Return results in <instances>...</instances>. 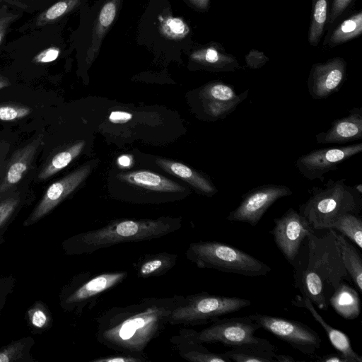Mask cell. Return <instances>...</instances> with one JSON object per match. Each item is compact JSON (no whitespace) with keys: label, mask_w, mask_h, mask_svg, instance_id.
<instances>
[{"label":"cell","mask_w":362,"mask_h":362,"mask_svg":"<svg viewBox=\"0 0 362 362\" xmlns=\"http://www.w3.org/2000/svg\"><path fill=\"white\" fill-rule=\"evenodd\" d=\"M42 140V135H40L14 153L6 175L0 184V196L22 179L29 168Z\"/></svg>","instance_id":"obj_18"},{"label":"cell","mask_w":362,"mask_h":362,"mask_svg":"<svg viewBox=\"0 0 362 362\" xmlns=\"http://www.w3.org/2000/svg\"><path fill=\"white\" fill-rule=\"evenodd\" d=\"M19 202L17 197H8L0 202V238L6 231V227L10 223Z\"/></svg>","instance_id":"obj_33"},{"label":"cell","mask_w":362,"mask_h":362,"mask_svg":"<svg viewBox=\"0 0 362 362\" xmlns=\"http://www.w3.org/2000/svg\"><path fill=\"white\" fill-rule=\"evenodd\" d=\"M59 54V49L57 47L47 48L38 53L34 58L37 63H48L54 61Z\"/></svg>","instance_id":"obj_41"},{"label":"cell","mask_w":362,"mask_h":362,"mask_svg":"<svg viewBox=\"0 0 362 362\" xmlns=\"http://www.w3.org/2000/svg\"><path fill=\"white\" fill-rule=\"evenodd\" d=\"M362 139V107H354L347 116L332 121L326 132L315 136L319 144H345Z\"/></svg>","instance_id":"obj_15"},{"label":"cell","mask_w":362,"mask_h":362,"mask_svg":"<svg viewBox=\"0 0 362 362\" xmlns=\"http://www.w3.org/2000/svg\"><path fill=\"white\" fill-rule=\"evenodd\" d=\"M346 73V62L340 57L313 64L307 83L310 95L315 100L327 98L340 89Z\"/></svg>","instance_id":"obj_13"},{"label":"cell","mask_w":362,"mask_h":362,"mask_svg":"<svg viewBox=\"0 0 362 362\" xmlns=\"http://www.w3.org/2000/svg\"><path fill=\"white\" fill-rule=\"evenodd\" d=\"M186 257L200 269H213L246 276L267 275L271 267L252 255L218 241H198L189 244Z\"/></svg>","instance_id":"obj_4"},{"label":"cell","mask_w":362,"mask_h":362,"mask_svg":"<svg viewBox=\"0 0 362 362\" xmlns=\"http://www.w3.org/2000/svg\"><path fill=\"white\" fill-rule=\"evenodd\" d=\"M247 66L251 69L262 67L268 61V58L261 52L252 50L246 57Z\"/></svg>","instance_id":"obj_39"},{"label":"cell","mask_w":362,"mask_h":362,"mask_svg":"<svg viewBox=\"0 0 362 362\" xmlns=\"http://www.w3.org/2000/svg\"><path fill=\"white\" fill-rule=\"evenodd\" d=\"M115 13V5L112 2L107 3L103 7L99 16V21L101 25L104 27L109 26L112 23Z\"/></svg>","instance_id":"obj_38"},{"label":"cell","mask_w":362,"mask_h":362,"mask_svg":"<svg viewBox=\"0 0 362 362\" xmlns=\"http://www.w3.org/2000/svg\"><path fill=\"white\" fill-rule=\"evenodd\" d=\"M181 219L160 217L155 219H115L103 227L82 232L62 243L69 255L92 254L115 245L157 239L181 228Z\"/></svg>","instance_id":"obj_2"},{"label":"cell","mask_w":362,"mask_h":362,"mask_svg":"<svg viewBox=\"0 0 362 362\" xmlns=\"http://www.w3.org/2000/svg\"><path fill=\"white\" fill-rule=\"evenodd\" d=\"M236 94L233 86L222 81H214L204 86L199 92L201 101L216 100L229 101L235 99Z\"/></svg>","instance_id":"obj_31"},{"label":"cell","mask_w":362,"mask_h":362,"mask_svg":"<svg viewBox=\"0 0 362 362\" xmlns=\"http://www.w3.org/2000/svg\"><path fill=\"white\" fill-rule=\"evenodd\" d=\"M329 303L335 312L345 320L357 318L361 312V301L356 290L345 281L334 291Z\"/></svg>","instance_id":"obj_21"},{"label":"cell","mask_w":362,"mask_h":362,"mask_svg":"<svg viewBox=\"0 0 362 362\" xmlns=\"http://www.w3.org/2000/svg\"><path fill=\"white\" fill-rule=\"evenodd\" d=\"M14 16L13 15H5L0 16V44L6 33L7 27L10 22L13 19Z\"/></svg>","instance_id":"obj_45"},{"label":"cell","mask_w":362,"mask_h":362,"mask_svg":"<svg viewBox=\"0 0 362 362\" xmlns=\"http://www.w3.org/2000/svg\"><path fill=\"white\" fill-rule=\"evenodd\" d=\"M352 0H333L328 21L332 23L348 7Z\"/></svg>","instance_id":"obj_40"},{"label":"cell","mask_w":362,"mask_h":362,"mask_svg":"<svg viewBox=\"0 0 362 362\" xmlns=\"http://www.w3.org/2000/svg\"><path fill=\"white\" fill-rule=\"evenodd\" d=\"M276 361L277 362H295L298 361L295 359L293 356L286 354H276Z\"/></svg>","instance_id":"obj_46"},{"label":"cell","mask_w":362,"mask_h":362,"mask_svg":"<svg viewBox=\"0 0 362 362\" xmlns=\"http://www.w3.org/2000/svg\"><path fill=\"white\" fill-rule=\"evenodd\" d=\"M179 353L181 357L191 362H231V360L223 353L210 352L202 344L179 345Z\"/></svg>","instance_id":"obj_28"},{"label":"cell","mask_w":362,"mask_h":362,"mask_svg":"<svg viewBox=\"0 0 362 362\" xmlns=\"http://www.w3.org/2000/svg\"><path fill=\"white\" fill-rule=\"evenodd\" d=\"M156 162L167 173L185 180L208 197H211L217 192L216 187L208 177L182 163L164 158H157Z\"/></svg>","instance_id":"obj_20"},{"label":"cell","mask_w":362,"mask_h":362,"mask_svg":"<svg viewBox=\"0 0 362 362\" xmlns=\"http://www.w3.org/2000/svg\"><path fill=\"white\" fill-rule=\"evenodd\" d=\"M291 303L295 307L304 308L310 312L315 321L324 329L331 344L338 353L346 358L349 362H362V356L353 349L349 337L341 330L329 325L316 310L315 306L308 297L297 295L291 300Z\"/></svg>","instance_id":"obj_16"},{"label":"cell","mask_w":362,"mask_h":362,"mask_svg":"<svg viewBox=\"0 0 362 362\" xmlns=\"http://www.w3.org/2000/svg\"><path fill=\"white\" fill-rule=\"evenodd\" d=\"M148 359L144 356H136L129 354L119 353V354L101 356L95 358L91 362H145Z\"/></svg>","instance_id":"obj_36"},{"label":"cell","mask_w":362,"mask_h":362,"mask_svg":"<svg viewBox=\"0 0 362 362\" xmlns=\"http://www.w3.org/2000/svg\"><path fill=\"white\" fill-rule=\"evenodd\" d=\"M28 321L30 327L37 331H44L52 327V317L50 311L41 301H37L28 310Z\"/></svg>","instance_id":"obj_32"},{"label":"cell","mask_w":362,"mask_h":362,"mask_svg":"<svg viewBox=\"0 0 362 362\" xmlns=\"http://www.w3.org/2000/svg\"><path fill=\"white\" fill-rule=\"evenodd\" d=\"M132 114L124 111H112L109 115V120L114 124H123L132 119Z\"/></svg>","instance_id":"obj_42"},{"label":"cell","mask_w":362,"mask_h":362,"mask_svg":"<svg viewBox=\"0 0 362 362\" xmlns=\"http://www.w3.org/2000/svg\"><path fill=\"white\" fill-rule=\"evenodd\" d=\"M85 144L84 141H78L54 155L40 171L38 178L45 180L66 167L81 153Z\"/></svg>","instance_id":"obj_26"},{"label":"cell","mask_w":362,"mask_h":362,"mask_svg":"<svg viewBox=\"0 0 362 362\" xmlns=\"http://www.w3.org/2000/svg\"><path fill=\"white\" fill-rule=\"evenodd\" d=\"M346 179H330L324 187H313L309 199L299 206L304 216L315 230L330 228L332 224L346 213L358 214L362 209L361 194Z\"/></svg>","instance_id":"obj_3"},{"label":"cell","mask_w":362,"mask_h":362,"mask_svg":"<svg viewBox=\"0 0 362 362\" xmlns=\"http://www.w3.org/2000/svg\"><path fill=\"white\" fill-rule=\"evenodd\" d=\"M361 151V143L315 149L300 156L296 166L305 178L323 182L325 173L335 170L340 163Z\"/></svg>","instance_id":"obj_12"},{"label":"cell","mask_w":362,"mask_h":362,"mask_svg":"<svg viewBox=\"0 0 362 362\" xmlns=\"http://www.w3.org/2000/svg\"><path fill=\"white\" fill-rule=\"evenodd\" d=\"M250 316L261 328L304 354L313 357L320 347L318 333L301 322L260 313Z\"/></svg>","instance_id":"obj_9"},{"label":"cell","mask_w":362,"mask_h":362,"mask_svg":"<svg viewBox=\"0 0 362 362\" xmlns=\"http://www.w3.org/2000/svg\"><path fill=\"white\" fill-rule=\"evenodd\" d=\"M328 0H313V13L308 33L312 45H317L324 33L327 21Z\"/></svg>","instance_id":"obj_29"},{"label":"cell","mask_w":362,"mask_h":362,"mask_svg":"<svg viewBox=\"0 0 362 362\" xmlns=\"http://www.w3.org/2000/svg\"><path fill=\"white\" fill-rule=\"evenodd\" d=\"M362 33V13L358 12L344 21L332 33L329 42L332 45L349 41Z\"/></svg>","instance_id":"obj_30"},{"label":"cell","mask_w":362,"mask_h":362,"mask_svg":"<svg viewBox=\"0 0 362 362\" xmlns=\"http://www.w3.org/2000/svg\"><path fill=\"white\" fill-rule=\"evenodd\" d=\"M294 286L302 296L308 297L320 310H327L328 300L325 292V283L313 270L296 262L294 264Z\"/></svg>","instance_id":"obj_17"},{"label":"cell","mask_w":362,"mask_h":362,"mask_svg":"<svg viewBox=\"0 0 362 362\" xmlns=\"http://www.w3.org/2000/svg\"><path fill=\"white\" fill-rule=\"evenodd\" d=\"M119 180L160 192H183L185 187L157 173L147 170H137L117 175Z\"/></svg>","instance_id":"obj_19"},{"label":"cell","mask_w":362,"mask_h":362,"mask_svg":"<svg viewBox=\"0 0 362 362\" xmlns=\"http://www.w3.org/2000/svg\"><path fill=\"white\" fill-rule=\"evenodd\" d=\"M13 282L11 278L0 279V303L4 300L7 293L12 288Z\"/></svg>","instance_id":"obj_44"},{"label":"cell","mask_w":362,"mask_h":362,"mask_svg":"<svg viewBox=\"0 0 362 362\" xmlns=\"http://www.w3.org/2000/svg\"><path fill=\"white\" fill-rule=\"evenodd\" d=\"M260 327L250 315L230 318H218L211 325L196 332L183 329L179 334L183 338L197 343H220L225 346L237 348L263 344L268 340L255 335Z\"/></svg>","instance_id":"obj_6"},{"label":"cell","mask_w":362,"mask_h":362,"mask_svg":"<svg viewBox=\"0 0 362 362\" xmlns=\"http://www.w3.org/2000/svg\"><path fill=\"white\" fill-rule=\"evenodd\" d=\"M177 259V254L169 252L146 255L136 264V274L142 279L164 275L175 266Z\"/></svg>","instance_id":"obj_22"},{"label":"cell","mask_w":362,"mask_h":362,"mask_svg":"<svg viewBox=\"0 0 362 362\" xmlns=\"http://www.w3.org/2000/svg\"><path fill=\"white\" fill-rule=\"evenodd\" d=\"M90 172V166L84 165L52 183L23 225L28 226L47 215L72 193L88 177Z\"/></svg>","instance_id":"obj_14"},{"label":"cell","mask_w":362,"mask_h":362,"mask_svg":"<svg viewBox=\"0 0 362 362\" xmlns=\"http://www.w3.org/2000/svg\"><path fill=\"white\" fill-rule=\"evenodd\" d=\"M355 187V189H356V191L360 194H362V185L361 184H358L355 186H354Z\"/></svg>","instance_id":"obj_49"},{"label":"cell","mask_w":362,"mask_h":362,"mask_svg":"<svg viewBox=\"0 0 362 362\" xmlns=\"http://www.w3.org/2000/svg\"><path fill=\"white\" fill-rule=\"evenodd\" d=\"M327 230L322 237L313 233L306 238L308 256L305 266L318 274L334 291L341 281H352L344 267L334 230Z\"/></svg>","instance_id":"obj_8"},{"label":"cell","mask_w":362,"mask_h":362,"mask_svg":"<svg viewBox=\"0 0 362 362\" xmlns=\"http://www.w3.org/2000/svg\"><path fill=\"white\" fill-rule=\"evenodd\" d=\"M342 261L352 282L362 292V259L356 247L341 233L334 230Z\"/></svg>","instance_id":"obj_23"},{"label":"cell","mask_w":362,"mask_h":362,"mask_svg":"<svg viewBox=\"0 0 362 362\" xmlns=\"http://www.w3.org/2000/svg\"><path fill=\"white\" fill-rule=\"evenodd\" d=\"M125 271L109 272L92 276L90 272L80 273L65 285L59 294L61 308L66 312L81 314L83 309L103 293L121 284L127 277Z\"/></svg>","instance_id":"obj_7"},{"label":"cell","mask_w":362,"mask_h":362,"mask_svg":"<svg viewBox=\"0 0 362 362\" xmlns=\"http://www.w3.org/2000/svg\"><path fill=\"white\" fill-rule=\"evenodd\" d=\"M318 362H349V361L339 353L328 354L321 356L314 357Z\"/></svg>","instance_id":"obj_43"},{"label":"cell","mask_w":362,"mask_h":362,"mask_svg":"<svg viewBox=\"0 0 362 362\" xmlns=\"http://www.w3.org/2000/svg\"><path fill=\"white\" fill-rule=\"evenodd\" d=\"M269 233L287 262L293 267L299 256L301 245L310 233H315L308 220L296 209L289 208L281 217L274 218Z\"/></svg>","instance_id":"obj_10"},{"label":"cell","mask_w":362,"mask_h":362,"mask_svg":"<svg viewBox=\"0 0 362 362\" xmlns=\"http://www.w3.org/2000/svg\"><path fill=\"white\" fill-rule=\"evenodd\" d=\"M292 193L289 187L283 185L264 184L255 187L241 196L239 205L229 213L227 219L256 226L275 202Z\"/></svg>","instance_id":"obj_11"},{"label":"cell","mask_w":362,"mask_h":362,"mask_svg":"<svg viewBox=\"0 0 362 362\" xmlns=\"http://www.w3.org/2000/svg\"><path fill=\"white\" fill-rule=\"evenodd\" d=\"M69 6V2L66 1L54 4L37 18V24L42 25L55 21L67 11Z\"/></svg>","instance_id":"obj_35"},{"label":"cell","mask_w":362,"mask_h":362,"mask_svg":"<svg viewBox=\"0 0 362 362\" xmlns=\"http://www.w3.org/2000/svg\"><path fill=\"white\" fill-rule=\"evenodd\" d=\"M118 162L121 165L127 167L130 165L132 161L128 156L124 155L119 158Z\"/></svg>","instance_id":"obj_47"},{"label":"cell","mask_w":362,"mask_h":362,"mask_svg":"<svg viewBox=\"0 0 362 362\" xmlns=\"http://www.w3.org/2000/svg\"><path fill=\"white\" fill-rule=\"evenodd\" d=\"M165 31L173 37L183 36L188 32L186 25L179 18H168L164 25Z\"/></svg>","instance_id":"obj_37"},{"label":"cell","mask_w":362,"mask_h":362,"mask_svg":"<svg viewBox=\"0 0 362 362\" xmlns=\"http://www.w3.org/2000/svg\"><path fill=\"white\" fill-rule=\"evenodd\" d=\"M199 5L206 6L207 4L208 0H197Z\"/></svg>","instance_id":"obj_50"},{"label":"cell","mask_w":362,"mask_h":362,"mask_svg":"<svg viewBox=\"0 0 362 362\" xmlns=\"http://www.w3.org/2000/svg\"><path fill=\"white\" fill-rule=\"evenodd\" d=\"M181 296L147 298L104 311L97 319V341L119 353L144 356L148 345L169 324Z\"/></svg>","instance_id":"obj_1"},{"label":"cell","mask_w":362,"mask_h":362,"mask_svg":"<svg viewBox=\"0 0 362 362\" xmlns=\"http://www.w3.org/2000/svg\"><path fill=\"white\" fill-rule=\"evenodd\" d=\"M33 344L32 337L12 341L0 349V362H33L30 350Z\"/></svg>","instance_id":"obj_27"},{"label":"cell","mask_w":362,"mask_h":362,"mask_svg":"<svg viewBox=\"0 0 362 362\" xmlns=\"http://www.w3.org/2000/svg\"><path fill=\"white\" fill-rule=\"evenodd\" d=\"M330 228L339 231L351 240L359 250L362 249V219L358 214H344L332 224Z\"/></svg>","instance_id":"obj_25"},{"label":"cell","mask_w":362,"mask_h":362,"mask_svg":"<svg viewBox=\"0 0 362 362\" xmlns=\"http://www.w3.org/2000/svg\"><path fill=\"white\" fill-rule=\"evenodd\" d=\"M9 85H10L9 81L6 78L0 75V89L7 87Z\"/></svg>","instance_id":"obj_48"},{"label":"cell","mask_w":362,"mask_h":362,"mask_svg":"<svg viewBox=\"0 0 362 362\" xmlns=\"http://www.w3.org/2000/svg\"><path fill=\"white\" fill-rule=\"evenodd\" d=\"M276 349L268 341L263 344L233 348L224 354L235 362H276Z\"/></svg>","instance_id":"obj_24"},{"label":"cell","mask_w":362,"mask_h":362,"mask_svg":"<svg viewBox=\"0 0 362 362\" xmlns=\"http://www.w3.org/2000/svg\"><path fill=\"white\" fill-rule=\"evenodd\" d=\"M31 109L27 106L13 103L0 104V120L14 121L28 116Z\"/></svg>","instance_id":"obj_34"},{"label":"cell","mask_w":362,"mask_h":362,"mask_svg":"<svg viewBox=\"0 0 362 362\" xmlns=\"http://www.w3.org/2000/svg\"><path fill=\"white\" fill-rule=\"evenodd\" d=\"M251 305L248 299L207 292L182 296L169 317V325H199L211 323L221 317Z\"/></svg>","instance_id":"obj_5"}]
</instances>
